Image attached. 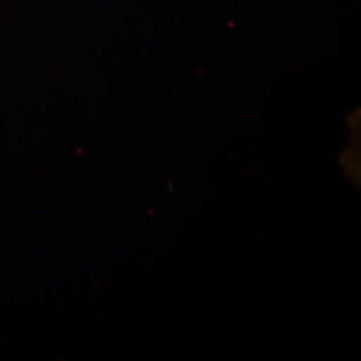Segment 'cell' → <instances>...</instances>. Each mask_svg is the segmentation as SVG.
Masks as SVG:
<instances>
[]
</instances>
